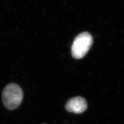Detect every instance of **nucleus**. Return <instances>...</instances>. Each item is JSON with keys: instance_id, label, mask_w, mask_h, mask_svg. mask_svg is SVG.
I'll return each instance as SVG.
<instances>
[{"instance_id": "f257e3e1", "label": "nucleus", "mask_w": 124, "mask_h": 124, "mask_svg": "<svg viewBox=\"0 0 124 124\" xmlns=\"http://www.w3.org/2000/svg\"><path fill=\"white\" fill-rule=\"evenodd\" d=\"M23 92L20 86L15 83H10L4 88L2 93L4 105L9 110H14L21 104Z\"/></svg>"}, {"instance_id": "7ed1b4c3", "label": "nucleus", "mask_w": 124, "mask_h": 124, "mask_svg": "<svg viewBox=\"0 0 124 124\" xmlns=\"http://www.w3.org/2000/svg\"><path fill=\"white\" fill-rule=\"evenodd\" d=\"M87 107L86 100L82 97L78 96L70 99L65 106L66 110L76 114L83 113Z\"/></svg>"}, {"instance_id": "f03ea898", "label": "nucleus", "mask_w": 124, "mask_h": 124, "mask_svg": "<svg viewBox=\"0 0 124 124\" xmlns=\"http://www.w3.org/2000/svg\"><path fill=\"white\" fill-rule=\"evenodd\" d=\"M93 42L92 36L88 32L78 35L75 39L71 46L72 56L76 59L83 58L88 52Z\"/></svg>"}]
</instances>
